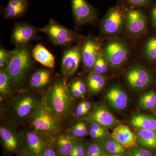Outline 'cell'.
Instances as JSON below:
<instances>
[{
    "label": "cell",
    "instance_id": "24",
    "mask_svg": "<svg viewBox=\"0 0 156 156\" xmlns=\"http://www.w3.org/2000/svg\"><path fill=\"white\" fill-rule=\"evenodd\" d=\"M131 125L140 129L156 131V119L144 114L134 115L131 120Z\"/></svg>",
    "mask_w": 156,
    "mask_h": 156
},
{
    "label": "cell",
    "instance_id": "15",
    "mask_svg": "<svg viewBox=\"0 0 156 156\" xmlns=\"http://www.w3.org/2000/svg\"><path fill=\"white\" fill-rule=\"evenodd\" d=\"M126 79L129 86L136 90L145 89L152 82V76L149 72L139 66H133L128 70Z\"/></svg>",
    "mask_w": 156,
    "mask_h": 156
},
{
    "label": "cell",
    "instance_id": "27",
    "mask_svg": "<svg viewBox=\"0 0 156 156\" xmlns=\"http://www.w3.org/2000/svg\"><path fill=\"white\" fill-rule=\"evenodd\" d=\"M140 106L145 110L152 109L156 107V93L154 91L144 93L138 101Z\"/></svg>",
    "mask_w": 156,
    "mask_h": 156
},
{
    "label": "cell",
    "instance_id": "33",
    "mask_svg": "<svg viewBox=\"0 0 156 156\" xmlns=\"http://www.w3.org/2000/svg\"><path fill=\"white\" fill-rule=\"evenodd\" d=\"M87 147L83 140L77 138L73 152L69 156H86Z\"/></svg>",
    "mask_w": 156,
    "mask_h": 156
},
{
    "label": "cell",
    "instance_id": "37",
    "mask_svg": "<svg viewBox=\"0 0 156 156\" xmlns=\"http://www.w3.org/2000/svg\"><path fill=\"white\" fill-rule=\"evenodd\" d=\"M129 155L134 156H152V153L150 151L142 149L136 147L129 149Z\"/></svg>",
    "mask_w": 156,
    "mask_h": 156
},
{
    "label": "cell",
    "instance_id": "23",
    "mask_svg": "<svg viewBox=\"0 0 156 156\" xmlns=\"http://www.w3.org/2000/svg\"><path fill=\"white\" fill-rule=\"evenodd\" d=\"M11 81L7 69H0V97L1 101L9 100L14 94Z\"/></svg>",
    "mask_w": 156,
    "mask_h": 156
},
{
    "label": "cell",
    "instance_id": "25",
    "mask_svg": "<svg viewBox=\"0 0 156 156\" xmlns=\"http://www.w3.org/2000/svg\"><path fill=\"white\" fill-rule=\"evenodd\" d=\"M136 134L140 145L149 148H156V131L139 129Z\"/></svg>",
    "mask_w": 156,
    "mask_h": 156
},
{
    "label": "cell",
    "instance_id": "30",
    "mask_svg": "<svg viewBox=\"0 0 156 156\" xmlns=\"http://www.w3.org/2000/svg\"><path fill=\"white\" fill-rule=\"evenodd\" d=\"M68 131L77 138H82L87 135L88 133L87 123L83 122L74 124Z\"/></svg>",
    "mask_w": 156,
    "mask_h": 156
},
{
    "label": "cell",
    "instance_id": "9",
    "mask_svg": "<svg viewBox=\"0 0 156 156\" xmlns=\"http://www.w3.org/2000/svg\"><path fill=\"white\" fill-rule=\"evenodd\" d=\"M0 137L3 148L8 155H18L24 148L23 136L11 126L1 125Z\"/></svg>",
    "mask_w": 156,
    "mask_h": 156
},
{
    "label": "cell",
    "instance_id": "45",
    "mask_svg": "<svg viewBox=\"0 0 156 156\" xmlns=\"http://www.w3.org/2000/svg\"><path fill=\"white\" fill-rule=\"evenodd\" d=\"M102 156H125L122 154H105Z\"/></svg>",
    "mask_w": 156,
    "mask_h": 156
},
{
    "label": "cell",
    "instance_id": "46",
    "mask_svg": "<svg viewBox=\"0 0 156 156\" xmlns=\"http://www.w3.org/2000/svg\"><path fill=\"white\" fill-rule=\"evenodd\" d=\"M128 156H132V155H128Z\"/></svg>",
    "mask_w": 156,
    "mask_h": 156
},
{
    "label": "cell",
    "instance_id": "11",
    "mask_svg": "<svg viewBox=\"0 0 156 156\" xmlns=\"http://www.w3.org/2000/svg\"><path fill=\"white\" fill-rule=\"evenodd\" d=\"M38 29L26 23L16 22L12 29L11 43L16 48L27 46L30 42L40 39Z\"/></svg>",
    "mask_w": 156,
    "mask_h": 156
},
{
    "label": "cell",
    "instance_id": "7",
    "mask_svg": "<svg viewBox=\"0 0 156 156\" xmlns=\"http://www.w3.org/2000/svg\"><path fill=\"white\" fill-rule=\"evenodd\" d=\"M126 9L121 5L109 9L101 21L102 32L108 35L119 32L126 20Z\"/></svg>",
    "mask_w": 156,
    "mask_h": 156
},
{
    "label": "cell",
    "instance_id": "16",
    "mask_svg": "<svg viewBox=\"0 0 156 156\" xmlns=\"http://www.w3.org/2000/svg\"><path fill=\"white\" fill-rule=\"evenodd\" d=\"M53 73L50 69L42 68L34 72L29 80V90L39 92L51 85Z\"/></svg>",
    "mask_w": 156,
    "mask_h": 156
},
{
    "label": "cell",
    "instance_id": "32",
    "mask_svg": "<svg viewBox=\"0 0 156 156\" xmlns=\"http://www.w3.org/2000/svg\"><path fill=\"white\" fill-rule=\"evenodd\" d=\"M107 62L104 56L103 53H101L95 62L92 70L93 73L97 74L102 75L108 70Z\"/></svg>",
    "mask_w": 156,
    "mask_h": 156
},
{
    "label": "cell",
    "instance_id": "36",
    "mask_svg": "<svg viewBox=\"0 0 156 156\" xmlns=\"http://www.w3.org/2000/svg\"><path fill=\"white\" fill-rule=\"evenodd\" d=\"M40 156H59L53 144V139L48 144Z\"/></svg>",
    "mask_w": 156,
    "mask_h": 156
},
{
    "label": "cell",
    "instance_id": "8",
    "mask_svg": "<svg viewBox=\"0 0 156 156\" xmlns=\"http://www.w3.org/2000/svg\"><path fill=\"white\" fill-rule=\"evenodd\" d=\"M103 54L108 64L117 67L126 62L129 56V50L122 41L113 40L108 42L104 48Z\"/></svg>",
    "mask_w": 156,
    "mask_h": 156
},
{
    "label": "cell",
    "instance_id": "14",
    "mask_svg": "<svg viewBox=\"0 0 156 156\" xmlns=\"http://www.w3.org/2000/svg\"><path fill=\"white\" fill-rule=\"evenodd\" d=\"M24 147L33 156H40L53 139H50L33 130L27 131L23 135Z\"/></svg>",
    "mask_w": 156,
    "mask_h": 156
},
{
    "label": "cell",
    "instance_id": "41",
    "mask_svg": "<svg viewBox=\"0 0 156 156\" xmlns=\"http://www.w3.org/2000/svg\"><path fill=\"white\" fill-rule=\"evenodd\" d=\"M84 101L80 102L76 107L75 113L77 117L83 116L84 111Z\"/></svg>",
    "mask_w": 156,
    "mask_h": 156
},
{
    "label": "cell",
    "instance_id": "28",
    "mask_svg": "<svg viewBox=\"0 0 156 156\" xmlns=\"http://www.w3.org/2000/svg\"><path fill=\"white\" fill-rule=\"evenodd\" d=\"M105 151L111 154H122L126 151V149L120 145L119 143L111 136L104 143Z\"/></svg>",
    "mask_w": 156,
    "mask_h": 156
},
{
    "label": "cell",
    "instance_id": "6",
    "mask_svg": "<svg viewBox=\"0 0 156 156\" xmlns=\"http://www.w3.org/2000/svg\"><path fill=\"white\" fill-rule=\"evenodd\" d=\"M81 60V44L80 43L66 50L62 58L61 77L67 82L76 73Z\"/></svg>",
    "mask_w": 156,
    "mask_h": 156
},
{
    "label": "cell",
    "instance_id": "47",
    "mask_svg": "<svg viewBox=\"0 0 156 156\" xmlns=\"http://www.w3.org/2000/svg\"></svg>",
    "mask_w": 156,
    "mask_h": 156
},
{
    "label": "cell",
    "instance_id": "22",
    "mask_svg": "<svg viewBox=\"0 0 156 156\" xmlns=\"http://www.w3.org/2000/svg\"><path fill=\"white\" fill-rule=\"evenodd\" d=\"M32 54L35 60L46 68L53 69L55 66V57L44 46L37 44L32 50Z\"/></svg>",
    "mask_w": 156,
    "mask_h": 156
},
{
    "label": "cell",
    "instance_id": "34",
    "mask_svg": "<svg viewBox=\"0 0 156 156\" xmlns=\"http://www.w3.org/2000/svg\"><path fill=\"white\" fill-rule=\"evenodd\" d=\"M12 57V51L6 50L1 46L0 49V69L6 68Z\"/></svg>",
    "mask_w": 156,
    "mask_h": 156
},
{
    "label": "cell",
    "instance_id": "26",
    "mask_svg": "<svg viewBox=\"0 0 156 156\" xmlns=\"http://www.w3.org/2000/svg\"><path fill=\"white\" fill-rule=\"evenodd\" d=\"M106 83V78L103 75L92 73L89 74L87 81V87L90 93L95 94L103 89Z\"/></svg>",
    "mask_w": 156,
    "mask_h": 156
},
{
    "label": "cell",
    "instance_id": "39",
    "mask_svg": "<svg viewBox=\"0 0 156 156\" xmlns=\"http://www.w3.org/2000/svg\"><path fill=\"white\" fill-rule=\"evenodd\" d=\"M90 128L95 130L101 134L107 135L106 130L104 127L95 122H90Z\"/></svg>",
    "mask_w": 156,
    "mask_h": 156
},
{
    "label": "cell",
    "instance_id": "44",
    "mask_svg": "<svg viewBox=\"0 0 156 156\" xmlns=\"http://www.w3.org/2000/svg\"><path fill=\"white\" fill-rule=\"evenodd\" d=\"M17 156H33L28 151H27L25 148H23L22 151Z\"/></svg>",
    "mask_w": 156,
    "mask_h": 156
},
{
    "label": "cell",
    "instance_id": "29",
    "mask_svg": "<svg viewBox=\"0 0 156 156\" xmlns=\"http://www.w3.org/2000/svg\"><path fill=\"white\" fill-rule=\"evenodd\" d=\"M106 152L103 143L95 141L87 145L86 156H102Z\"/></svg>",
    "mask_w": 156,
    "mask_h": 156
},
{
    "label": "cell",
    "instance_id": "20",
    "mask_svg": "<svg viewBox=\"0 0 156 156\" xmlns=\"http://www.w3.org/2000/svg\"><path fill=\"white\" fill-rule=\"evenodd\" d=\"M106 99L109 104L115 109H125L128 103V95L122 88L114 86L106 93Z\"/></svg>",
    "mask_w": 156,
    "mask_h": 156
},
{
    "label": "cell",
    "instance_id": "3",
    "mask_svg": "<svg viewBox=\"0 0 156 156\" xmlns=\"http://www.w3.org/2000/svg\"><path fill=\"white\" fill-rule=\"evenodd\" d=\"M29 120L32 130L50 139H53L61 131V122L48 106L45 95L42 96Z\"/></svg>",
    "mask_w": 156,
    "mask_h": 156
},
{
    "label": "cell",
    "instance_id": "12",
    "mask_svg": "<svg viewBox=\"0 0 156 156\" xmlns=\"http://www.w3.org/2000/svg\"><path fill=\"white\" fill-rule=\"evenodd\" d=\"M81 51L82 62L84 67L87 69H92L101 52L99 41L93 37L85 38L81 44Z\"/></svg>",
    "mask_w": 156,
    "mask_h": 156
},
{
    "label": "cell",
    "instance_id": "10",
    "mask_svg": "<svg viewBox=\"0 0 156 156\" xmlns=\"http://www.w3.org/2000/svg\"><path fill=\"white\" fill-rule=\"evenodd\" d=\"M72 11L78 25L94 23L97 19V10L86 0H71Z\"/></svg>",
    "mask_w": 156,
    "mask_h": 156
},
{
    "label": "cell",
    "instance_id": "17",
    "mask_svg": "<svg viewBox=\"0 0 156 156\" xmlns=\"http://www.w3.org/2000/svg\"><path fill=\"white\" fill-rule=\"evenodd\" d=\"M111 136L126 149L137 146V137L128 126L121 124L113 129Z\"/></svg>",
    "mask_w": 156,
    "mask_h": 156
},
{
    "label": "cell",
    "instance_id": "1",
    "mask_svg": "<svg viewBox=\"0 0 156 156\" xmlns=\"http://www.w3.org/2000/svg\"><path fill=\"white\" fill-rule=\"evenodd\" d=\"M67 82L62 78L55 80L46 95L48 106L61 122L68 119L72 113L74 99Z\"/></svg>",
    "mask_w": 156,
    "mask_h": 156
},
{
    "label": "cell",
    "instance_id": "40",
    "mask_svg": "<svg viewBox=\"0 0 156 156\" xmlns=\"http://www.w3.org/2000/svg\"><path fill=\"white\" fill-rule=\"evenodd\" d=\"M89 132L90 136L93 139H101L106 137V135L99 133L91 128H90L89 129Z\"/></svg>",
    "mask_w": 156,
    "mask_h": 156
},
{
    "label": "cell",
    "instance_id": "35",
    "mask_svg": "<svg viewBox=\"0 0 156 156\" xmlns=\"http://www.w3.org/2000/svg\"><path fill=\"white\" fill-rule=\"evenodd\" d=\"M73 83L81 94L83 98L85 96L87 92V85L85 83L83 80L80 77L74 78L71 81Z\"/></svg>",
    "mask_w": 156,
    "mask_h": 156
},
{
    "label": "cell",
    "instance_id": "21",
    "mask_svg": "<svg viewBox=\"0 0 156 156\" xmlns=\"http://www.w3.org/2000/svg\"><path fill=\"white\" fill-rule=\"evenodd\" d=\"M29 5V0H9L4 10V18L14 19L24 16Z\"/></svg>",
    "mask_w": 156,
    "mask_h": 156
},
{
    "label": "cell",
    "instance_id": "5",
    "mask_svg": "<svg viewBox=\"0 0 156 156\" xmlns=\"http://www.w3.org/2000/svg\"><path fill=\"white\" fill-rule=\"evenodd\" d=\"M38 31L47 35L50 41L54 45L62 47H71L80 38L76 33L66 28L51 19L47 25L38 29Z\"/></svg>",
    "mask_w": 156,
    "mask_h": 156
},
{
    "label": "cell",
    "instance_id": "4",
    "mask_svg": "<svg viewBox=\"0 0 156 156\" xmlns=\"http://www.w3.org/2000/svg\"><path fill=\"white\" fill-rule=\"evenodd\" d=\"M17 92L10 100L11 116L18 122L29 120L43 95L30 90H22Z\"/></svg>",
    "mask_w": 156,
    "mask_h": 156
},
{
    "label": "cell",
    "instance_id": "31",
    "mask_svg": "<svg viewBox=\"0 0 156 156\" xmlns=\"http://www.w3.org/2000/svg\"><path fill=\"white\" fill-rule=\"evenodd\" d=\"M144 53L148 59L156 60V37L148 39L144 46Z\"/></svg>",
    "mask_w": 156,
    "mask_h": 156
},
{
    "label": "cell",
    "instance_id": "13",
    "mask_svg": "<svg viewBox=\"0 0 156 156\" xmlns=\"http://www.w3.org/2000/svg\"><path fill=\"white\" fill-rule=\"evenodd\" d=\"M125 23L127 30L134 35L144 33L147 27L146 16L144 11L139 9L126 10Z\"/></svg>",
    "mask_w": 156,
    "mask_h": 156
},
{
    "label": "cell",
    "instance_id": "19",
    "mask_svg": "<svg viewBox=\"0 0 156 156\" xmlns=\"http://www.w3.org/2000/svg\"><path fill=\"white\" fill-rule=\"evenodd\" d=\"M88 119L90 122L97 123L104 128L113 127L117 123L114 116L102 105H97Z\"/></svg>",
    "mask_w": 156,
    "mask_h": 156
},
{
    "label": "cell",
    "instance_id": "43",
    "mask_svg": "<svg viewBox=\"0 0 156 156\" xmlns=\"http://www.w3.org/2000/svg\"><path fill=\"white\" fill-rule=\"evenodd\" d=\"M84 116H85L87 115L90 111L92 106H91V104L88 101H84Z\"/></svg>",
    "mask_w": 156,
    "mask_h": 156
},
{
    "label": "cell",
    "instance_id": "42",
    "mask_svg": "<svg viewBox=\"0 0 156 156\" xmlns=\"http://www.w3.org/2000/svg\"><path fill=\"white\" fill-rule=\"evenodd\" d=\"M151 20L154 25L156 27V4L151 9L150 12Z\"/></svg>",
    "mask_w": 156,
    "mask_h": 156
},
{
    "label": "cell",
    "instance_id": "18",
    "mask_svg": "<svg viewBox=\"0 0 156 156\" xmlns=\"http://www.w3.org/2000/svg\"><path fill=\"white\" fill-rule=\"evenodd\" d=\"M77 138L68 131H60L53 138L54 146L59 156H69L72 152Z\"/></svg>",
    "mask_w": 156,
    "mask_h": 156
},
{
    "label": "cell",
    "instance_id": "38",
    "mask_svg": "<svg viewBox=\"0 0 156 156\" xmlns=\"http://www.w3.org/2000/svg\"><path fill=\"white\" fill-rule=\"evenodd\" d=\"M130 5L135 7H147L150 5L153 0H124Z\"/></svg>",
    "mask_w": 156,
    "mask_h": 156
},
{
    "label": "cell",
    "instance_id": "2",
    "mask_svg": "<svg viewBox=\"0 0 156 156\" xmlns=\"http://www.w3.org/2000/svg\"><path fill=\"white\" fill-rule=\"evenodd\" d=\"M34 58L28 46L12 50V57L7 69L14 92L23 90L27 76L33 66Z\"/></svg>",
    "mask_w": 156,
    "mask_h": 156
}]
</instances>
